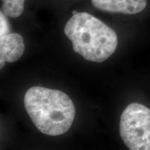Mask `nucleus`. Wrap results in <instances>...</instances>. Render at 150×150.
I'll list each match as a JSON object with an SVG mask.
<instances>
[{
    "mask_svg": "<svg viewBox=\"0 0 150 150\" xmlns=\"http://www.w3.org/2000/svg\"><path fill=\"white\" fill-rule=\"evenodd\" d=\"M24 104L36 128L48 136L65 134L74 121V103L61 91L33 86L24 95Z\"/></svg>",
    "mask_w": 150,
    "mask_h": 150,
    "instance_id": "obj_1",
    "label": "nucleus"
},
{
    "mask_svg": "<svg viewBox=\"0 0 150 150\" xmlns=\"http://www.w3.org/2000/svg\"><path fill=\"white\" fill-rule=\"evenodd\" d=\"M73 50L86 60L102 63L115 52L117 36L114 30L85 12H74L64 28Z\"/></svg>",
    "mask_w": 150,
    "mask_h": 150,
    "instance_id": "obj_2",
    "label": "nucleus"
},
{
    "mask_svg": "<svg viewBox=\"0 0 150 150\" xmlns=\"http://www.w3.org/2000/svg\"><path fill=\"white\" fill-rule=\"evenodd\" d=\"M120 134L129 150H150V109L131 103L124 110L120 121Z\"/></svg>",
    "mask_w": 150,
    "mask_h": 150,
    "instance_id": "obj_3",
    "label": "nucleus"
},
{
    "mask_svg": "<svg viewBox=\"0 0 150 150\" xmlns=\"http://www.w3.org/2000/svg\"><path fill=\"white\" fill-rule=\"evenodd\" d=\"M24 43L23 38L19 33H12L0 37V67L2 69L5 63H13L23 55Z\"/></svg>",
    "mask_w": 150,
    "mask_h": 150,
    "instance_id": "obj_4",
    "label": "nucleus"
},
{
    "mask_svg": "<svg viewBox=\"0 0 150 150\" xmlns=\"http://www.w3.org/2000/svg\"><path fill=\"white\" fill-rule=\"evenodd\" d=\"M95 8L112 13L136 14L145 8L147 0H91Z\"/></svg>",
    "mask_w": 150,
    "mask_h": 150,
    "instance_id": "obj_5",
    "label": "nucleus"
},
{
    "mask_svg": "<svg viewBox=\"0 0 150 150\" xmlns=\"http://www.w3.org/2000/svg\"><path fill=\"white\" fill-rule=\"evenodd\" d=\"M1 11L6 17L18 18L22 14L24 0H1Z\"/></svg>",
    "mask_w": 150,
    "mask_h": 150,
    "instance_id": "obj_6",
    "label": "nucleus"
},
{
    "mask_svg": "<svg viewBox=\"0 0 150 150\" xmlns=\"http://www.w3.org/2000/svg\"><path fill=\"white\" fill-rule=\"evenodd\" d=\"M0 20H1V29H0V37L3 36L6 34L9 33L10 31V29H9V25L7 21L6 18V16L1 11L0 13Z\"/></svg>",
    "mask_w": 150,
    "mask_h": 150,
    "instance_id": "obj_7",
    "label": "nucleus"
}]
</instances>
